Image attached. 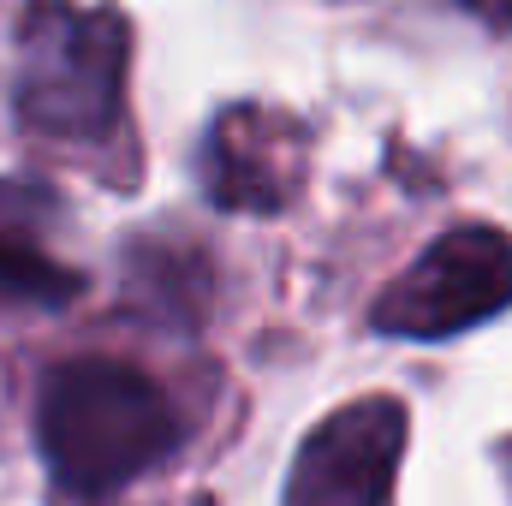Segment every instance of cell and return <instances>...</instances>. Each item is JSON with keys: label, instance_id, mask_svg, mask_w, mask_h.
<instances>
[{"label": "cell", "instance_id": "6da1fadb", "mask_svg": "<svg viewBox=\"0 0 512 506\" xmlns=\"http://www.w3.org/2000/svg\"><path fill=\"white\" fill-rule=\"evenodd\" d=\"M36 435L48 471L72 495H114L173 453L179 417L143 370L114 358H72L42 387Z\"/></svg>", "mask_w": 512, "mask_h": 506}, {"label": "cell", "instance_id": "8992f818", "mask_svg": "<svg viewBox=\"0 0 512 506\" xmlns=\"http://www.w3.org/2000/svg\"><path fill=\"white\" fill-rule=\"evenodd\" d=\"M42 197L30 185H0V304H36V310H54V304H72L84 274L54 262L36 239V221H42Z\"/></svg>", "mask_w": 512, "mask_h": 506}, {"label": "cell", "instance_id": "52a82bcc", "mask_svg": "<svg viewBox=\"0 0 512 506\" xmlns=\"http://www.w3.org/2000/svg\"><path fill=\"white\" fill-rule=\"evenodd\" d=\"M501 6H507V18H512V0H501Z\"/></svg>", "mask_w": 512, "mask_h": 506}, {"label": "cell", "instance_id": "7a4b0ae2", "mask_svg": "<svg viewBox=\"0 0 512 506\" xmlns=\"http://www.w3.org/2000/svg\"><path fill=\"white\" fill-rule=\"evenodd\" d=\"M126 24L108 6L36 0L18 24V114L42 137L96 143L120 120Z\"/></svg>", "mask_w": 512, "mask_h": 506}, {"label": "cell", "instance_id": "277c9868", "mask_svg": "<svg viewBox=\"0 0 512 506\" xmlns=\"http://www.w3.org/2000/svg\"><path fill=\"white\" fill-rule=\"evenodd\" d=\"M405 459V405L370 393L328 411L286 477V506H387Z\"/></svg>", "mask_w": 512, "mask_h": 506}, {"label": "cell", "instance_id": "5b68a950", "mask_svg": "<svg viewBox=\"0 0 512 506\" xmlns=\"http://www.w3.org/2000/svg\"><path fill=\"white\" fill-rule=\"evenodd\" d=\"M298 161H304V143L292 120L262 108H233L209 131V155H203L209 197L221 209H274L292 197Z\"/></svg>", "mask_w": 512, "mask_h": 506}, {"label": "cell", "instance_id": "3957f363", "mask_svg": "<svg viewBox=\"0 0 512 506\" xmlns=\"http://www.w3.org/2000/svg\"><path fill=\"white\" fill-rule=\"evenodd\" d=\"M512 310V239L501 227H453L417 256L370 310L393 340H453Z\"/></svg>", "mask_w": 512, "mask_h": 506}]
</instances>
